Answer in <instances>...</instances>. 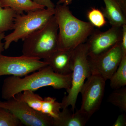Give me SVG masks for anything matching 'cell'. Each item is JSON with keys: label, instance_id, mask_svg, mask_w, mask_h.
Masks as SVG:
<instances>
[{"label": "cell", "instance_id": "1", "mask_svg": "<svg viewBox=\"0 0 126 126\" xmlns=\"http://www.w3.org/2000/svg\"><path fill=\"white\" fill-rule=\"evenodd\" d=\"M72 74L67 75L58 74L48 65L23 78L10 76L3 81L1 97L7 100L25 90L35 92L41 88L48 86L55 89H64L67 92L72 85Z\"/></svg>", "mask_w": 126, "mask_h": 126}, {"label": "cell", "instance_id": "2", "mask_svg": "<svg viewBox=\"0 0 126 126\" xmlns=\"http://www.w3.org/2000/svg\"><path fill=\"white\" fill-rule=\"evenodd\" d=\"M54 15L58 26L59 49L73 50L85 43L94 30L89 22L79 19L72 14L68 5L57 4Z\"/></svg>", "mask_w": 126, "mask_h": 126}, {"label": "cell", "instance_id": "3", "mask_svg": "<svg viewBox=\"0 0 126 126\" xmlns=\"http://www.w3.org/2000/svg\"><path fill=\"white\" fill-rule=\"evenodd\" d=\"M23 40V55L43 60L49 57L59 49L58 26L54 15Z\"/></svg>", "mask_w": 126, "mask_h": 126}, {"label": "cell", "instance_id": "4", "mask_svg": "<svg viewBox=\"0 0 126 126\" xmlns=\"http://www.w3.org/2000/svg\"><path fill=\"white\" fill-rule=\"evenodd\" d=\"M88 46L86 43L81 44L73 50L71 61L72 85L67 91V94L63 98L62 109L71 106L74 112L79 94L87 79L92 74L88 56Z\"/></svg>", "mask_w": 126, "mask_h": 126}, {"label": "cell", "instance_id": "5", "mask_svg": "<svg viewBox=\"0 0 126 126\" xmlns=\"http://www.w3.org/2000/svg\"><path fill=\"white\" fill-rule=\"evenodd\" d=\"M43 9L18 14L15 19L13 31L4 38V49H8L13 43H17L43 27L52 16L55 9Z\"/></svg>", "mask_w": 126, "mask_h": 126}, {"label": "cell", "instance_id": "6", "mask_svg": "<svg viewBox=\"0 0 126 126\" xmlns=\"http://www.w3.org/2000/svg\"><path fill=\"white\" fill-rule=\"evenodd\" d=\"M106 81L98 75L92 74L81 88V108L79 109L90 119L100 108L106 87Z\"/></svg>", "mask_w": 126, "mask_h": 126}, {"label": "cell", "instance_id": "7", "mask_svg": "<svg viewBox=\"0 0 126 126\" xmlns=\"http://www.w3.org/2000/svg\"><path fill=\"white\" fill-rule=\"evenodd\" d=\"M0 107L10 111L25 126H53V118L34 110L16 96L0 101Z\"/></svg>", "mask_w": 126, "mask_h": 126}, {"label": "cell", "instance_id": "8", "mask_svg": "<svg viewBox=\"0 0 126 126\" xmlns=\"http://www.w3.org/2000/svg\"><path fill=\"white\" fill-rule=\"evenodd\" d=\"M48 65L46 62L36 58L23 55L7 56L0 53V77L12 75L22 77Z\"/></svg>", "mask_w": 126, "mask_h": 126}, {"label": "cell", "instance_id": "9", "mask_svg": "<svg viewBox=\"0 0 126 126\" xmlns=\"http://www.w3.org/2000/svg\"><path fill=\"white\" fill-rule=\"evenodd\" d=\"M123 54L119 43L95 58L88 57L91 73L98 75L106 81L109 80L119 66Z\"/></svg>", "mask_w": 126, "mask_h": 126}, {"label": "cell", "instance_id": "10", "mask_svg": "<svg viewBox=\"0 0 126 126\" xmlns=\"http://www.w3.org/2000/svg\"><path fill=\"white\" fill-rule=\"evenodd\" d=\"M122 32V27L114 26L105 32L94 30L86 41L88 57L95 58L121 43Z\"/></svg>", "mask_w": 126, "mask_h": 126}, {"label": "cell", "instance_id": "11", "mask_svg": "<svg viewBox=\"0 0 126 126\" xmlns=\"http://www.w3.org/2000/svg\"><path fill=\"white\" fill-rule=\"evenodd\" d=\"M73 51L58 49L43 61L48 63L56 73L61 75L71 74Z\"/></svg>", "mask_w": 126, "mask_h": 126}, {"label": "cell", "instance_id": "12", "mask_svg": "<svg viewBox=\"0 0 126 126\" xmlns=\"http://www.w3.org/2000/svg\"><path fill=\"white\" fill-rule=\"evenodd\" d=\"M62 109L58 117L53 119V126H84L89 120L79 110L72 113L68 107Z\"/></svg>", "mask_w": 126, "mask_h": 126}, {"label": "cell", "instance_id": "13", "mask_svg": "<svg viewBox=\"0 0 126 126\" xmlns=\"http://www.w3.org/2000/svg\"><path fill=\"white\" fill-rule=\"evenodd\" d=\"M105 8L102 12L111 26L122 27L126 24V14L122 10L117 0H103Z\"/></svg>", "mask_w": 126, "mask_h": 126}, {"label": "cell", "instance_id": "14", "mask_svg": "<svg viewBox=\"0 0 126 126\" xmlns=\"http://www.w3.org/2000/svg\"><path fill=\"white\" fill-rule=\"evenodd\" d=\"M0 6L2 8H11L18 14L45 8L32 0H0Z\"/></svg>", "mask_w": 126, "mask_h": 126}, {"label": "cell", "instance_id": "15", "mask_svg": "<svg viewBox=\"0 0 126 126\" xmlns=\"http://www.w3.org/2000/svg\"><path fill=\"white\" fill-rule=\"evenodd\" d=\"M110 86L116 89L126 85V54L123 55L117 69L110 78Z\"/></svg>", "mask_w": 126, "mask_h": 126}, {"label": "cell", "instance_id": "16", "mask_svg": "<svg viewBox=\"0 0 126 126\" xmlns=\"http://www.w3.org/2000/svg\"><path fill=\"white\" fill-rule=\"evenodd\" d=\"M18 14L10 8H2L0 6V33L14 29L15 19Z\"/></svg>", "mask_w": 126, "mask_h": 126}, {"label": "cell", "instance_id": "17", "mask_svg": "<svg viewBox=\"0 0 126 126\" xmlns=\"http://www.w3.org/2000/svg\"><path fill=\"white\" fill-rule=\"evenodd\" d=\"M62 109L61 103L56 101V98L51 97H45L43 98L41 112L53 119L58 117Z\"/></svg>", "mask_w": 126, "mask_h": 126}, {"label": "cell", "instance_id": "18", "mask_svg": "<svg viewBox=\"0 0 126 126\" xmlns=\"http://www.w3.org/2000/svg\"><path fill=\"white\" fill-rule=\"evenodd\" d=\"M16 96L24 102L31 108L41 112L43 98L38 94L30 90H25Z\"/></svg>", "mask_w": 126, "mask_h": 126}, {"label": "cell", "instance_id": "19", "mask_svg": "<svg viewBox=\"0 0 126 126\" xmlns=\"http://www.w3.org/2000/svg\"><path fill=\"white\" fill-rule=\"evenodd\" d=\"M108 101L123 111H126V88L115 89L108 98Z\"/></svg>", "mask_w": 126, "mask_h": 126}, {"label": "cell", "instance_id": "20", "mask_svg": "<svg viewBox=\"0 0 126 126\" xmlns=\"http://www.w3.org/2000/svg\"><path fill=\"white\" fill-rule=\"evenodd\" d=\"M23 124L9 110L0 107V126H21Z\"/></svg>", "mask_w": 126, "mask_h": 126}, {"label": "cell", "instance_id": "21", "mask_svg": "<svg viewBox=\"0 0 126 126\" xmlns=\"http://www.w3.org/2000/svg\"><path fill=\"white\" fill-rule=\"evenodd\" d=\"M87 16L89 22L94 27L100 28L107 23L103 13L99 9L92 8L88 12Z\"/></svg>", "mask_w": 126, "mask_h": 126}, {"label": "cell", "instance_id": "22", "mask_svg": "<svg viewBox=\"0 0 126 126\" xmlns=\"http://www.w3.org/2000/svg\"><path fill=\"white\" fill-rule=\"evenodd\" d=\"M37 4L44 6L46 9H54L55 5L51 0H32Z\"/></svg>", "mask_w": 126, "mask_h": 126}, {"label": "cell", "instance_id": "23", "mask_svg": "<svg viewBox=\"0 0 126 126\" xmlns=\"http://www.w3.org/2000/svg\"><path fill=\"white\" fill-rule=\"evenodd\" d=\"M122 35L121 46L123 55L126 54V24L122 26Z\"/></svg>", "mask_w": 126, "mask_h": 126}, {"label": "cell", "instance_id": "24", "mask_svg": "<svg viewBox=\"0 0 126 126\" xmlns=\"http://www.w3.org/2000/svg\"><path fill=\"white\" fill-rule=\"evenodd\" d=\"M126 126V114L119 115L115 122L112 125L113 126Z\"/></svg>", "mask_w": 126, "mask_h": 126}, {"label": "cell", "instance_id": "25", "mask_svg": "<svg viewBox=\"0 0 126 126\" xmlns=\"http://www.w3.org/2000/svg\"><path fill=\"white\" fill-rule=\"evenodd\" d=\"M5 36V32L0 33V53H1L5 50L4 47V44L2 42V40L4 38Z\"/></svg>", "mask_w": 126, "mask_h": 126}, {"label": "cell", "instance_id": "26", "mask_svg": "<svg viewBox=\"0 0 126 126\" xmlns=\"http://www.w3.org/2000/svg\"><path fill=\"white\" fill-rule=\"evenodd\" d=\"M122 10L126 14V0H117Z\"/></svg>", "mask_w": 126, "mask_h": 126}, {"label": "cell", "instance_id": "27", "mask_svg": "<svg viewBox=\"0 0 126 126\" xmlns=\"http://www.w3.org/2000/svg\"><path fill=\"white\" fill-rule=\"evenodd\" d=\"M73 0H59L57 2L58 4H64L68 5L71 4Z\"/></svg>", "mask_w": 126, "mask_h": 126}]
</instances>
